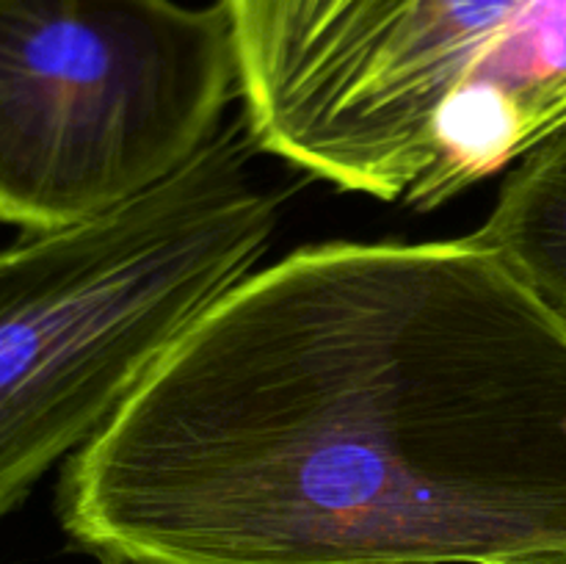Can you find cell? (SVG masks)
Listing matches in <instances>:
<instances>
[{
  "mask_svg": "<svg viewBox=\"0 0 566 564\" xmlns=\"http://www.w3.org/2000/svg\"><path fill=\"white\" fill-rule=\"evenodd\" d=\"M103 564L566 551V321L475 232L260 265L61 470Z\"/></svg>",
  "mask_w": 566,
  "mask_h": 564,
  "instance_id": "obj_1",
  "label": "cell"
},
{
  "mask_svg": "<svg viewBox=\"0 0 566 564\" xmlns=\"http://www.w3.org/2000/svg\"><path fill=\"white\" fill-rule=\"evenodd\" d=\"M263 155L442 208L566 125V0H224Z\"/></svg>",
  "mask_w": 566,
  "mask_h": 564,
  "instance_id": "obj_2",
  "label": "cell"
},
{
  "mask_svg": "<svg viewBox=\"0 0 566 564\" xmlns=\"http://www.w3.org/2000/svg\"><path fill=\"white\" fill-rule=\"evenodd\" d=\"M243 116L130 202L0 249V520L263 265L287 191Z\"/></svg>",
  "mask_w": 566,
  "mask_h": 564,
  "instance_id": "obj_3",
  "label": "cell"
},
{
  "mask_svg": "<svg viewBox=\"0 0 566 564\" xmlns=\"http://www.w3.org/2000/svg\"><path fill=\"white\" fill-rule=\"evenodd\" d=\"M232 103L224 0H0V224L50 232L130 202Z\"/></svg>",
  "mask_w": 566,
  "mask_h": 564,
  "instance_id": "obj_4",
  "label": "cell"
},
{
  "mask_svg": "<svg viewBox=\"0 0 566 564\" xmlns=\"http://www.w3.org/2000/svg\"><path fill=\"white\" fill-rule=\"evenodd\" d=\"M475 236L566 321V125L506 171Z\"/></svg>",
  "mask_w": 566,
  "mask_h": 564,
  "instance_id": "obj_5",
  "label": "cell"
},
{
  "mask_svg": "<svg viewBox=\"0 0 566 564\" xmlns=\"http://www.w3.org/2000/svg\"><path fill=\"white\" fill-rule=\"evenodd\" d=\"M512 564H566V551L564 553H542V556L520 558V562Z\"/></svg>",
  "mask_w": 566,
  "mask_h": 564,
  "instance_id": "obj_6",
  "label": "cell"
}]
</instances>
